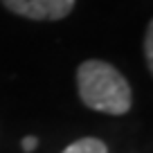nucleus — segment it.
<instances>
[{
  "mask_svg": "<svg viewBox=\"0 0 153 153\" xmlns=\"http://www.w3.org/2000/svg\"><path fill=\"white\" fill-rule=\"evenodd\" d=\"M76 86L81 101L106 115H124L131 108V86L120 70L106 61H83L76 70Z\"/></svg>",
  "mask_w": 153,
  "mask_h": 153,
  "instance_id": "nucleus-1",
  "label": "nucleus"
},
{
  "mask_svg": "<svg viewBox=\"0 0 153 153\" xmlns=\"http://www.w3.org/2000/svg\"><path fill=\"white\" fill-rule=\"evenodd\" d=\"M9 11L29 20H63L74 7V0H0Z\"/></svg>",
  "mask_w": 153,
  "mask_h": 153,
  "instance_id": "nucleus-2",
  "label": "nucleus"
},
{
  "mask_svg": "<svg viewBox=\"0 0 153 153\" xmlns=\"http://www.w3.org/2000/svg\"><path fill=\"white\" fill-rule=\"evenodd\" d=\"M61 153H108V146L99 137H81L76 142L68 144Z\"/></svg>",
  "mask_w": 153,
  "mask_h": 153,
  "instance_id": "nucleus-3",
  "label": "nucleus"
},
{
  "mask_svg": "<svg viewBox=\"0 0 153 153\" xmlns=\"http://www.w3.org/2000/svg\"><path fill=\"white\" fill-rule=\"evenodd\" d=\"M144 54H146L149 68H153V27H151V23H149L146 36H144Z\"/></svg>",
  "mask_w": 153,
  "mask_h": 153,
  "instance_id": "nucleus-4",
  "label": "nucleus"
},
{
  "mask_svg": "<svg viewBox=\"0 0 153 153\" xmlns=\"http://www.w3.org/2000/svg\"><path fill=\"white\" fill-rule=\"evenodd\" d=\"M36 146H38V140L34 137V135H27V137H23V151H25V153L34 151Z\"/></svg>",
  "mask_w": 153,
  "mask_h": 153,
  "instance_id": "nucleus-5",
  "label": "nucleus"
}]
</instances>
